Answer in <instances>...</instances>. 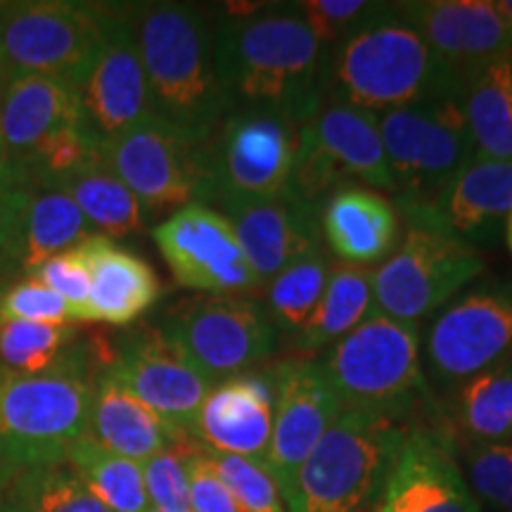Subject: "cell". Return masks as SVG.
Instances as JSON below:
<instances>
[{
	"mask_svg": "<svg viewBox=\"0 0 512 512\" xmlns=\"http://www.w3.org/2000/svg\"><path fill=\"white\" fill-rule=\"evenodd\" d=\"M214 50L230 110L268 107L302 126L323 102V48L297 3L228 5L214 24Z\"/></svg>",
	"mask_w": 512,
	"mask_h": 512,
	"instance_id": "6da1fadb",
	"label": "cell"
},
{
	"mask_svg": "<svg viewBox=\"0 0 512 512\" xmlns=\"http://www.w3.org/2000/svg\"><path fill=\"white\" fill-rule=\"evenodd\" d=\"M155 119L202 145L230 112L216 69L214 24L197 5L152 3L131 19Z\"/></svg>",
	"mask_w": 512,
	"mask_h": 512,
	"instance_id": "7a4b0ae2",
	"label": "cell"
},
{
	"mask_svg": "<svg viewBox=\"0 0 512 512\" xmlns=\"http://www.w3.org/2000/svg\"><path fill=\"white\" fill-rule=\"evenodd\" d=\"M320 95L373 114L446 95L425 38L394 5H377L366 22L323 50Z\"/></svg>",
	"mask_w": 512,
	"mask_h": 512,
	"instance_id": "3957f363",
	"label": "cell"
},
{
	"mask_svg": "<svg viewBox=\"0 0 512 512\" xmlns=\"http://www.w3.org/2000/svg\"><path fill=\"white\" fill-rule=\"evenodd\" d=\"M396 183L394 207L408 226L444 230V202L460 171L475 157L458 95H434L377 114Z\"/></svg>",
	"mask_w": 512,
	"mask_h": 512,
	"instance_id": "277c9868",
	"label": "cell"
},
{
	"mask_svg": "<svg viewBox=\"0 0 512 512\" xmlns=\"http://www.w3.org/2000/svg\"><path fill=\"white\" fill-rule=\"evenodd\" d=\"M95 382L76 354L36 375L0 368V489L34 467L67 460L88 434Z\"/></svg>",
	"mask_w": 512,
	"mask_h": 512,
	"instance_id": "5b68a950",
	"label": "cell"
},
{
	"mask_svg": "<svg viewBox=\"0 0 512 512\" xmlns=\"http://www.w3.org/2000/svg\"><path fill=\"white\" fill-rule=\"evenodd\" d=\"M411 427L392 415L342 408L299 467L290 512H373Z\"/></svg>",
	"mask_w": 512,
	"mask_h": 512,
	"instance_id": "8992f818",
	"label": "cell"
},
{
	"mask_svg": "<svg viewBox=\"0 0 512 512\" xmlns=\"http://www.w3.org/2000/svg\"><path fill=\"white\" fill-rule=\"evenodd\" d=\"M342 408L392 415L422 399L420 325L373 311L320 361Z\"/></svg>",
	"mask_w": 512,
	"mask_h": 512,
	"instance_id": "52a82bcc",
	"label": "cell"
},
{
	"mask_svg": "<svg viewBox=\"0 0 512 512\" xmlns=\"http://www.w3.org/2000/svg\"><path fill=\"white\" fill-rule=\"evenodd\" d=\"M299 124L268 107H233L197 145L202 185L197 202L256 200L290 188Z\"/></svg>",
	"mask_w": 512,
	"mask_h": 512,
	"instance_id": "ba28073f",
	"label": "cell"
},
{
	"mask_svg": "<svg viewBox=\"0 0 512 512\" xmlns=\"http://www.w3.org/2000/svg\"><path fill=\"white\" fill-rule=\"evenodd\" d=\"M110 10L62 0L8 3L0 12V88L41 74L81 93L105 41Z\"/></svg>",
	"mask_w": 512,
	"mask_h": 512,
	"instance_id": "9c48e42d",
	"label": "cell"
},
{
	"mask_svg": "<svg viewBox=\"0 0 512 512\" xmlns=\"http://www.w3.org/2000/svg\"><path fill=\"white\" fill-rule=\"evenodd\" d=\"M159 330L211 384L252 373L278 349L264 302L249 294H202L171 306Z\"/></svg>",
	"mask_w": 512,
	"mask_h": 512,
	"instance_id": "30bf717a",
	"label": "cell"
},
{
	"mask_svg": "<svg viewBox=\"0 0 512 512\" xmlns=\"http://www.w3.org/2000/svg\"><path fill=\"white\" fill-rule=\"evenodd\" d=\"M349 185L396 195L377 114L323 100L313 117L299 126L290 188L318 204L330 190Z\"/></svg>",
	"mask_w": 512,
	"mask_h": 512,
	"instance_id": "8fae6325",
	"label": "cell"
},
{
	"mask_svg": "<svg viewBox=\"0 0 512 512\" xmlns=\"http://www.w3.org/2000/svg\"><path fill=\"white\" fill-rule=\"evenodd\" d=\"M475 245L444 230L408 226L394 254L375 271V311L418 323L484 273Z\"/></svg>",
	"mask_w": 512,
	"mask_h": 512,
	"instance_id": "7c38bea8",
	"label": "cell"
},
{
	"mask_svg": "<svg viewBox=\"0 0 512 512\" xmlns=\"http://www.w3.org/2000/svg\"><path fill=\"white\" fill-rule=\"evenodd\" d=\"M425 354L448 392L512 358V283L491 280L451 299L427 332Z\"/></svg>",
	"mask_w": 512,
	"mask_h": 512,
	"instance_id": "4fadbf2b",
	"label": "cell"
},
{
	"mask_svg": "<svg viewBox=\"0 0 512 512\" xmlns=\"http://www.w3.org/2000/svg\"><path fill=\"white\" fill-rule=\"evenodd\" d=\"M394 10L425 38L446 95L460 98L477 72L512 57V29L494 0H413Z\"/></svg>",
	"mask_w": 512,
	"mask_h": 512,
	"instance_id": "5bb4252c",
	"label": "cell"
},
{
	"mask_svg": "<svg viewBox=\"0 0 512 512\" xmlns=\"http://www.w3.org/2000/svg\"><path fill=\"white\" fill-rule=\"evenodd\" d=\"M152 238L185 290L252 294L264 287L230 221L209 204H185L152 230Z\"/></svg>",
	"mask_w": 512,
	"mask_h": 512,
	"instance_id": "9a60e30c",
	"label": "cell"
},
{
	"mask_svg": "<svg viewBox=\"0 0 512 512\" xmlns=\"http://www.w3.org/2000/svg\"><path fill=\"white\" fill-rule=\"evenodd\" d=\"M100 155L147 211H178L200 197L197 145L164 121L150 119L114 138H102Z\"/></svg>",
	"mask_w": 512,
	"mask_h": 512,
	"instance_id": "2e32d148",
	"label": "cell"
},
{
	"mask_svg": "<svg viewBox=\"0 0 512 512\" xmlns=\"http://www.w3.org/2000/svg\"><path fill=\"white\" fill-rule=\"evenodd\" d=\"M273 384V434L266 470L283 498L320 437L342 413L320 361L285 358L268 370Z\"/></svg>",
	"mask_w": 512,
	"mask_h": 512,
	"instance_id": "e0dca14e",
	"label": "cell"
},
{
	"mask_svg": "<svg viewBox=\"0 0 512 512\" xmlns=\"http://www.w3.org/2000/svg\"><path fill=\"white\" fill-rule=\"evenodd\" d=\"M107 368L166 425L192 437L197 413L214 384L190 366L188 358L162 330L143 328L133 332Z\"/></svg>",
	"mask_w": 512,
	"mask_h": 512,
	"instance_id": "ac0fdd59",
	"label": "cell"
},
{
	"mask_svg": "<svg viewBox=\"0 0 512 512\" xmlns=\"http://www.w3.org/2000/svg\"><path fill=\"white\" fill-rule=\"evenodd\" d=\"M216 207L230 221L264 285L311 249L325 247L318 204L304 200L292 188L256 200H223Z\"/></svg>",
	"mask_w": 512,
	"mask_h": 512,
	"instance_id": "d6986e66",
	"label": "cell"
},
{
	"mask_svg": "<svg viewBox=\"0 0 512 512\" xmlns=\"http://www.w3.org/2000/svg\"><path fill=\"white\" fill-rule=\"evenodd\" d=\"M373 512H482L458 467L451 441L411 430L389 470Z\"/></svg>",
	"mask_w": 512,
	"mask_h": 512,
	"instance_id": "ffe728a7",
	"label": "cell"
},
{
	"mask_svg": "<svg viewBox=\"0 0 512 512\" xmlns=\"http://www.w3.org/2000/svg\"><path fill=\"white\" fill-rule=\"evenodd\" d=\"M81 102L100 138H114L155 119L131 19L110 12L105 41L81 88Z\"/></svg>",
	"mask_w": 512,
	"mask_h": 512,
	"instance_id": "44dd1931",
	"label": "cell"
},
{
	"mask_svg": "<svg viewBox=\"0 0 512 512\" xmlns=\"http://www.w3.org/2000/svg\"><path fill=\"white\" fill-rule=\"evenodd\" d=\"M273 434L271 377L242 373L209 389L197 413L192 439L211 453L266 467Z\"/></svg>",
	"mask_w": 512,
	"mask_h": 512,
	"instance_id": "7402d4cb",
	"label": "cell"
},
{
	"mask_svg": "<svg viewBox=\"0 0 512 512\" xmlns=\"http://www.w3.org/2000/svg\"><path fill=\"white\" fill-rule=\"evenodd\" d=\"M88 121L81 93L41 74L15 76L0 88V126L10 166L17 169L62 128Z\"/></svg>",
	"mask_w": 512,
	"mask_h": 512,
	"instance_id": "603a6c76",
	"label": "cell"
},
{
	"mask_svg": "<svg viewBox=\"0 0 512 512\" xmlns=\"http://www.w3.org/2000/svg\"><path fill=\"white\" fill-rule=\"evenodd\" d=\"M399 211L382 192L349 185L328 197L320 209L323 245L339 264L373 266L389 259L399 245Z\"/></svg>",
	"mask_w": 512,
	"mask_h": 512,
	"instance_id": "cb8c5ba5",
	"label": "cell"
},
{
	"mask_svg": "<svg viewBox=\"0 0 512 512\" xmlns=\"http://www.w3.org/2000/svg\"><path fill=\"white\" fill-rule=\"evenodd\" d=\"M91 273L88 323L128 325L143 316L162 294V283L147 261L114 245L105 235L81 242Z\"/></svg>",
	"mask_w": 512,
	"mask_h": 512,
	"instance_id": "d4e9b609",
	"label": "cell"
},
{
	"mask_svg": "<svg viewBox=\"0 0 512 512\" xmlns=\"http://www.w3.org/2000/svg\"><path fill=\"white\" fill-rule=\"evenodd\" d=\"M88 434L112 453L140 465L166 448L190 441V437L166 425L138 396L128 392L110 368L102 370L95 380Z\"/></svg>",
	"mask_w": 512,
	"mask_h": 512,
	"instance_id": "484cf974",
	"label": "cell"
},
{
	"mask_svg": "<svg viewBox=\"0 0 512 512\" xmlns=\"http://www.w3.org/2000/svg\"><path fill=\"white\" fill-rule=\"evenodd\" d=\"M512 211V162L472 157L444 202V226L465 242L491 245Z\"/></svg>",
	"mask_w": 512,
	"mask_h": 512,
	"instance_id": "4316f807",
	"label": "cell"
},
{
	"mask_svg": "<svg viewBox=\"0 0 512 512\" xmlns=\"http://www.w3.org/2000/svg\"><path fill=\"white\" fill-rule=\"evenodd\" d=\"M446 413L451 430L465 444L508 441L512 437V358L451 389Z\"/></svg>",
	"mask_w": 512,
	"mask_h": 512,
	"instance_id": "83f0119b",
	"label": "cell"
},
{
	"mask_svg": "<svg viewBox=\"0 0 512 512\" xmlns=\"http://www.w3.org/2000/svg\"><path fill=\"white\" fill-rule=\"evenodd\" d=\"M373 280V268L349 264L332 266L316 311L292 339L294 347L302 351L325 349L328 344H335L349 335L356 325H361L375 311Z\"/></svg>",
	"mask_w": 512,
	"mask_h": 512,
	"instance_id": "f1b7e54d",
	"label": "cell"
},
{
	"mask_svg": "<svg viewBox=\"0 0 512 512\" xmlns=\"http://www.w3.org/2000/svg\"><path fill=\"white\" fill-rule=\"evenodd\" d=\"M475 155L512 162V57L491 62L460 93Z\"/></svg>",
	"mask_w": 512,
	"mask_h": 512,
	"instance_id": "f546056e",
	"label": "cell"
},
{
	"mask_svg": "<svg viewBox=\"0 0 512 512\" xmlns=\"http://www.w3.org/2000/svg\"><path fill=\"white\" fill-rule=\"evenodd\" d=\"M43 190H60L72 197L95 233L105 238H126L143 230V204L107 169L102 157Z\"/></svg>",
	"mask_w": 512,
	"mask_h": 512,
	"instance_id": "4dcf8cb0",
	"label": "cell"
},
{
	"mask_svg": "<svg viewBox=\"0 0 512 512\" xmlns=\"http://www.w3.org/2000/svg\"><path fill=\"white\" fill-rule=\"evenodd\" d=\"M86 489L112 512H150L143 465L133 463L83 434L64 460Z\"/></svg>",
	"mask_w": 512,
	"mask_h": 512,
	"instance_id": "1f68e13d",
	"label": "cell"
},
{
	"mask_svg": "<svg viewBox=\"0 0 512 512\" xmlns=\"http://www.w3.org/2000/svg\"><path fill=\"white\" fill-rule=\"evenodd\" d=\"M98 235L76 202L60 190H31L24 226L22 271L34 273L53 256L67 252L83 240Z\"/></svg>",
	"mask_w": 512,
	"mask_h": 512,
	"instance_id": "d6a6232c",
	"label": "cell"
},
{
	"mask_svg": "<svg viewBox=\"0 0 512 512\" xmlns=\"http://www.w3.org/2000/svg\"><path fill=\"white\" fill-rule=\"evenodd\" d=\"M330 268L332 264L325 247H318L268 280L264 306L278 335L290 339L299 335L323 297Z\"/></svg>",
	"mask_w": 512,
	"mask_h": 512,
	"instance_id": "836d02e7",
	"label": "cell"
},
{
	"mask_svg": "<svg viewBox=\"0 0 512 512\" xmlns=\"http://www.w3.org/2000/svg\"><path fill=\"white\" fill-rule=\"evenodd\" d=\"M22 512H112L102 505L67 463L34 467L5 486Z\"/></svg>",
	"mask_w": 512,
	"mask_h": 512,
	"instance_id": "e575fe53",
	"label": "cell"
},
{
	"mask_svg": "<svg viewBox=\"0 0 512 512\" xmlns=\"http://www.w3.org/2000/svg\"><path fill=\"white\" fill-rule=\"evenodd\" d=\"M69 325L0 320V358L8 370L36 375L53 366L64 344L72 339Z\"/></svg>",
	"mask_w": 512,
	"mask_h": 512,
	"instance_id": "d590c367",
	"label": "cell"
},
{
	"mask_svg": "<svg viewBox=\"0 0 512 512\" xmlns=\"http://www.w3.org/2000/svg\"><path fill=\"white\" fill-rule=\"evenodd\" d=\"M204 453H207L216 475L223 479V484L238 501L242 512H287L285 498L266 467L245 458L211 453L207 448H204Z\"/></svg>",
	"mask_w": 512,
	"mask_h": 512,
	"instance_id": "8d00e7d4",
	"label": "cell"
},
{
	"mask_svg": "<svg viewBox=\"0 0 512 512\" xmlns=\"http://www.w3.org/2000/svg\"><path fill=\"white\" fill-rule=\"evenodd\" d=\"M467 484L498 510L512 512V444H465Z\"/></svg>",
	"mask_w": 512,
	"mask_h": 512,
	"instance_id": "74e56055",
	"label": "cell"
},
{
	"mask_svg": "<svg viewBox=\"0 0 512 512\" xmlns=\"http://www.w3.org/2000/svg\"><path fill=\"white\" fill-rule=\"evenodd\" d=\"M190 441L166 448L159 456L143 463V479L150 508L162 512H192L185 472V448Z\"/></svg>",
	"mask_w": 512,
	"mask_h": 512,
	"instance_id": "f35d334b",
	"label": "cell"
},
{
	"mask_svg": "<svg viewBox=\"0 0 512 512\" xmlns=\"http://www.w3.org/2000/svg\"><path fill=\"white\" fill-rule=\"evenodd\" d=\"M31 188L15 169L0 171V275L22 268Z\"/></svg>",
	"mask_w": 512,
	"mask_h": 512,
	"instance_id": "ab89813d",
	"label": "cell"
},
{
	"mask_svg": "<svg viewBox=\"0 0 512 512\" xmlns=\"http://www.w3.org/2000/svg\"><path fill=\"white\" fill-rule=\"evenodd\" d=\"M0 320H29V323L69 325L74 323V313L60 294L50 290L38 280L29 278L24 283L12 285L0 297Z\"/></svg>",
	"mask_w": 512,
	"mask_h": 512,
	"instance_id": "60d3db41",
	"label": "cell"
},
{
	"mask_svg": "<svg viewBox=\"0 0 512 512\" xmlns=\"http://www.w3.org/2000/svg\"><path fill=\"white\" fill-rule=\"evenodd\" d=\"M31 275H34L38 283L60 294L69 309H72L76 320H86L88 297H91V273H88L81 245L53 256V259L38 266Z\"/></svg>",
	"mask_w": 512,
	"mask_h": 512,
	"instance_id": "b9f144b4",
	"label": "cell"
},
{
	"mask_svg": "<svg viewBox=\"0 0 512 512\" xmlns=\"http://www.w3.org/2000/svg\"><path fill=\"white\" fill-rule=\"evenodd\" d=\"M377 5L380 3H366V0H306V3H297V8L320 48L328 50L351 34L358 24L366 22Z\"/></svg>",
	"mask_w": 512,
	"mask_h": 512,
	"instance_id": "7bdbcfd3",
	"label": "cell"
},
{
	"mask_svg": "<svg viewBox=\"0 0 512 512\" xmlns=\"http://www.w3.org/2000/svg\"><path fill=\"white\" fill-rule=\"evenodd\" d=\"M185 472H188V494L192 512H242L238 501L211 467L200 444L185 448Z\"/></svg>",
	"mask_w": 512,
	"mask_h": 512,
	"instance_id": "ee69618b",
	"label": "cell"
},
{
	"mask_svg": "<svg viewBox=\"0 0 512 512\" xmlns=\"http://www.w3.org/2000/svg\"><path fill=\"white\" fill-rule=\"evenodd\" d=\"M10 157H8V147H5L3 140V126H0V171H10Z\"/></svg>",
	"mask_w": 512,
	"mask_h": 512,
	"instance_id": "f6af8a7d",
	"label": "cell"
},
{
	"mask_svg": "<svg viewBox=\"0 0 512 512\" xmlns=\"http://www.w3.org/2000/svg\"><path fill=\"white\" fill-rule=\"evenodd\" d=\"M498 10L503 12V17L508 19V24L512 29V0H498Z\"/></svg>",
	"mask_w": 512,
	"mask_h": 512,
	"instance_id": "bcb514c9",
	"label": "cell"
},
{
	"mask_svg": "<svg viewBox=\"0 0 512 512\" xmlns=\"http://www.w3.org/2000/svg\"><path fill=\"white\" fill-rule=\"evenodd\" d=\"M505 242H508V249H510V254H512V211H510V216H508V221H505Z\"/></svg>",
	"mask_w": 512,
	"mask_h": 512,
	"instance_id": "7dc6e473",
	"label": "cell"
},
{
	"mask_svg": "<svg viewBox=\"0 0 512 512\" xmlns=\"http://www.w3.org/2000/svg\"><path fill=\"white\" fill-rule=\"evenodd\" d=\"M0 512H22L17 508V505H12V503H3L0 505Z\"/></svg>",
	"mask_w": 512,
	"mask_h": 512,
	"instance_id": "c3c4849f",
	"label": "cell"
},
{
	"mask_svg": "<svg viewBox=\"0 0 512 512\" xmlns=\"http://www.w3.org/2000/svg\"><path fill=\"white\" fill-rule=\"evenodd\" d=\"M5 5H8V3H0V12H3V10H5Z\"/></svg>",
	"mask_w": 512,
	"mask_h": 512,
	"instance_id": "681fc988",
	"label": "cell"
},
{
	"mask_svg": "<svg viewBox=\"0 0 512 512\" xmlns=\"http://www.w3.org/2000/svg\"><path fill=\"white\" fill-rule=\"evenodd\" d=\"M150 512H162V510H155V508H150Z\"/></svg>",
	"mask_w": 512,
	"mask_h": 512,
	"instance_id": "f907efd6",
	"label": "cell"
}]
</instances>
